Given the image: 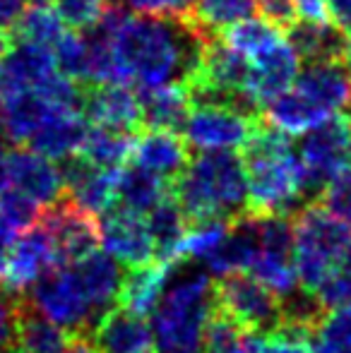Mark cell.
<instances>
[{"mask_svg": "<svg viewBox=\"0 0 351 353\" xmlns=\"http://www.w3.org/2000/svg\"><path fill=\"white\" fill-rule=\"evenodd\" d=\"M121 168V166H118ZM118 168H106L89 161L82 154L63 159V183L66 195L92 214H103L116 202Z\"/></svg>", "mask_w": 351, "mask_h": 353, "instance_id": "2e32d148", "label": "cell"}, {"mask_svg": "<svg viewBox=\"0 0 351 353\" xmlns=\"http://www.w3.org/2000/svg\"><path fill=\"white\" fill-rule=\"evenodd\" d=\"M349 113H351V111H349Z\"/></svg>", "mask_w": 351, "mask_h": 353, "instance_id": "f907efd6", "label": "cell"}, {"mask_svg": "<svg viewBox=\"0 0 351 353\" xmlns=\"http://www.w3.org/2000/svg\"><path fill=\"white\" fill-rule=\"evenodd\" d=\"M217 307L248 334H270L281 325V298L248 272H229L212 281Z\"/></svg>", "mask_w": 351, "mask_h": 353, "instance_id": "52a82bcc", "label": "cell"}, {"mask_svg": "<svg viewBox=\"0 0 351 353\" xmlns=\"http://www.w3.org/2000/svg\"><path fill=\"white\" fill-rule=\"evenodd\" d=\"M5 188L19 192L39 207L51 205L66 192L61 166H56V161L27 147H17L8 152Z\"/></svg>", "mask_w": 351, "mask_h": 353, "instance_id": "7c38bea8", "label": "cell"}, {"mask_svg": "<svg viewBox=\"0 0 351 353\" xmlns=\"http://www.w3.org/2000/svg\"><path fill=\"white\" fill-rule=\"evenodd\" d=\"M315 339L337 353H351V301L328 307Z\"/></svg>", "mask_w": 351, "mask_h": 353, "instance_id": "d590c367", "label": "cell"}, {"mask_svg": "<svg viewBox=\"0 0 351 353\" xmlns=\"http://www.w3.org/2000/svg\"><path fill=\"white\" fill-rule=\"evenodd\" d=\"M315 332L281 322L270 334H248L243 353H313Z\"/></svg>", "mask_w": 351, "mask_h": 353, "instance_id": "d6a6232c", "label": "cell"}, {"mask_svg": "<svg viewBox=\"0 0 351 353\" xmlns=\"http://www.w3.org/2000/svg\"><path fill=\"white\" fill-rule=\"evenodd\" d=\"M294 87L328 113L351 111V77L342 61H315L296 74Z\"/></svg>", "mask_w": 351, "mask_h": 353, "instance_id": "ac0fdd59", "label": "cell"}, {"mask_svg": "<svg viewBox=\"0 0 351 353\" xmlns=\"http://www.w3.org/2000/svg\"><path fill=\"white\" fill-rule=\"evenodd\" d=\"M24 296L43 317H48L75 336H85L94 322L101 317L89 303L72 265L51 267L24 291Z\"/></svg>", "mask_w": 351, "mask_h": 353, "instance_id": "8992f818", "label": "cell"}, {"mask_svg": "<svg viewBox=\"0 0 351 353\" xmlns=\"http://www.w3.org/2000/svg\"><path fill=\"white\" fill-rule=\"evenodd\" d=\"M219 37L221 41L229 43L234 51H239L248 61H255V58L263 56L265 51H270L274 43H279L284 39L279 29L272 27L270 22H265V19H250V17L226 27Z\"/></svg>", "mask_w": 351, "mask_h": 353, "instance_id": "4dcf8cb0", "label": "cell"}, {"mask_svg": "<svg viewBox=\"0 0 351 353\" xmlns=\"http://www.w3.org/2000/svg\"><path fill=\"white\" fill-rule=\"evenodd\" d=\"M132 14H150V17L169 19H192L195 17V0H113Z\"/></svg>", "mask_w": 351, "mask_h": 353, "instance_id": "f35d334b", "label": "cell"}, {"mask_svg": "<svg viewBox=\"0 0 351 353\" xmlns=\"http://www.w3.org/2000/svg\"><path fill=\"white\" fill-rule=\"evenodd\" d=\"M188 223L236 221L245 214V171L234 149L200 152L171 181Z\"/></svg>", "mask_w": 351, "mask_h": 353, "instance_id": "3957f363", "label": "cell"}, {"mask_svg": "<svg viewBox=\"0 0 351 353\" xmlns=\"http://www.w3.org/2000/svg\"><path fill=\"white\" fill-rule=\"evenodd\" d=\"M103 32L111 37L118 82L137 84V89L164 84L185 87L200 70L205 43L217 37L202 29L195 19L150 14H123L116 27Z\"/></svg>", "mask_w": 351, "mask_h": 353, "instance_id": "6da1fadb", "label": "cell"}, {"mask_svg": "<svg viewBox=\"0 0 351 353\" xmlns=\"http://www.w3.org/2000/svg\"><path fill=\"white\" fill-rule=\"evenodd\" d=\"M176 267H178V262L166 265V262L154 260V262H150V265L128 270L126 274H123L116 305L132 312V315H140L150 320V317L154 315L157 305H159L161 296H164V283Z\"/></svg>", "mask_w": 351, "mask_h": 353, "instance_id": "44dd1931", "label": "cell"}, {"mask_svg": "<svg viewBox=\"0 0 351 353\" xmlns=\"http://www.w3.org/2000/svg\"><path fill=\"white\" fill-rule=\"evenodd\" d=\"M330 116H334V113H328L323 106L313 103L296 87L286 89L279 97L272 99L270 103H265L263 113H260L263 123L284 132V135H303L323 121H328Z\"/></svg>", "mask_w": 351, "mask_h": 353, "instance_id": "cb8c5ba5", "label": "cell"}, {"mask_svg": "<svg viewBox=\"0 0 351 353\" xmlns=\"http://www.w3.org/2000/svg\"><path fill=\"white\" fill-rule=\"evenodd\" d=\"M147 226H150V236L154 243V260L166 262V265H174L178 260V250H181V243L185 238L188 221L183 216L181 207L174 200V192L164 197L157 207H152L145 214Z\"/></svg>", "mask_w": 351, "mask_h": 353, "instance_id": "f1b7e54d", "label": "cell"}, {"mask_svg": "<svg viewBox=\"0 0 351 353\" xmlns=\"http://www.w3.org/2000/svg\"><path fill=\"white\" fill-rule=\"evenodd\" d=\"M171 192V181L154 176L145 168L135 166L132 161L118 168L116 178V202L113 205L126 207L130 212L147 214L157 207Z\"/></svg>", "mask_w": 351, "mask_h": 353, "instance_id": "4316f807", "label": "cell"}, {"mask_svg": "<svg viewBox=\"0 0 351 353\" xmlns=\"http://www.w3.org/2000/svg\"><path fill=\"white\" fill-rule=\"evenodd\" d=\"M77 336L43 317L24 293H19L17 346L14 353H66Z\"/></svg>", "mask_w": 351, "mask_h": 353, "instance_id": "d4e9b609", "label": "cell"}, {"mask_svg": "<svg viewBox=\"0 0 351 353\" xmlns=\"http://www.w3.org/2000/svg\"><path fill=\"white\" fill-rule=\"evenodd\" d=\"M51 267H58L51 236L41 223L34 221L19 236H14L10 245L3 272V288L10 293H24Z\"/></svg>", "mask_w": 351, "mask_h": 353, "instance_id": "4fadbf2b", "label": "cell"}, {"mask_svg": "<svg viewBox=\"0 0 351 353\" xmlns=\"http://www.w3.org/2000/svg\"><path fill=\"white\" fill-rule=\"evenodd\" d=\"M258 125L260 118H250L234 108L197 103L190 106L181 132L190 149L214 152V149H241Z\"/></svg>", "mask_w": 351, "mask_h": 353, "instance_id": "30bf717a", "label": "cell"}, {"mask_svg": "<svg viewBox=\"0 0 351 353\" xmlns=\"http://www.w3.org/2000/svg\"><path fill=\"white\" fill-rule=\"evenodd\" d=\"M37 221L51 236L58 265H75L101 245V228L97 214L87 212L63 192L56 202L41 207Z\"/></svg>", "mask_w": 351, "mask_h": 353, "instance_id": "9c48e42d", "label": "cell"}, {"mask_svg": "<svg viewBox=\"0 0 351 353\" xmlns=\"http://www.w3.org/2000/svg\"><path fill=\"white\" fill-rule=\"evenodd\" d=\"M258 12L263 14L265 22H270L272 27L289 29L299 22V12H296L294 0H258Z\"/></svg>", "mask_w": 351, "mask_h": 353, "instance_id": "60d3db41", "label": "cell"}, {"mask_svg": "<svg viewBox=\"0 0 351 353\" xmlns=\"http://www.w3.org/2000/svg\"><path fill=\"white\" fill-rule=\"evenodd\" d=\"M245 171V214L255 219L286 214L305 197L303 171L289 135L260 118V125L241 147Z\"/></svg>", "mask_w": 351, "mask_h": 353, "instance_id": "7a4b0ae2", "label": "cell"}, {"mask_svg": "<svg viewBox=\"0 0 351 353\" xmlns=\"http://www.w3.org/2000/svg\"><path fill=\"white\" fill-rule=\"evenodd\" d=\"M58 72L51 48L17 41L0 58V97L14 92H37Z\"/></svg>", "mask_w": 351, "mask_h": 353, "instance_id": "e0dca14e", "label": "cell"}, {"mask_svg": "<svg viewBox=\"0 0 351 353\" xmlns=\"http://www.w3.org/2000/svg\"><path fill=\"white\" fill-rule=\"evenodd\" d=\"M87 130H89V123L82 116V111L61 108L56 116H51L34 132V137L24 147L43 154L51 161H63V159H70L75 154H80Z\"/></svg>", "mask_w": 351, "mask_h": 353, "instance_id": "7402d4cb", "label": "cell"}, {"mask_svg": "<svg viewBox=\"0 0 351 353\" xmlns=\"http://www.w3.org/2000/svg\"><path fill=\"white\" fill-rule=\"evenodd\" d=\"M8 152H10L8 137L0 132V192L5 190V161H8Z\"/></svg>", "mask_w": 351, "mask_h": 353, "instance_id": "f6af8a7d", "label": "cell"}, {"mask_svg": "<svg viewBox=\"0 0 351 353\" xmlns=\"http://www.w3.org/2000/svg\"><path fill=\"white\" fill-rule=\"evenodd\" d=\"M212 303V279L205 272L178 276L152 315L154 353H205L202 334Z\"/></svg>", "mask_w": 351, "mask_h": 353, "instance_id": "277c9868", "label": "cell"}, {"mask_svg": "<svg viewBox=\"0 0 351 353\" xmlns=\"http://www.w3.org/2000/svg\"><path fill=\"white\" fill-rule=\"evenodd\" d=\"M296 12L305 22H330L328 0H294Z\"/></svg>", "mask_w": 351, "mask_h": 353, "instance_id": "7bdbcfd3", "label": "cell"}, {"mask_svg": "<svg viewBox=\"0 0 351 353\" xmlns=\"http://www.w3.org/2000/svg\"><path fill=\"white\" fill-rule=\"evenodd\" d=\"M82 339H87L94 353H154L150 320L118 305L103 312Z\"/></svg>", "mask_w": 351, "mask_h": 353, "instance_id": "5bb4252c", "label": "cell"}, {"mask_svg": "<svg viewBox=\"0 0 351 353\" xmlns=\"http://www.w3.org/2000/svg\"><path fill=\"white\" fill-rule=\"evenodd\" d=\"M320 207H325L334 219L351 228V168L339 176H334L315 197Z\"/></svg>", "mask_w": 351, "mask_h": 353, "instance_id": "74e56055", "label": "cell"}, {"mask_svg": "<svg viewBox=\"0 0 351 353\" xmlns=\"http://www.w3.org/2000/svg\"><path fill=\"white\" fill-rule=\"evenodd\" d=\"M29 0H0V29L8 32L17 24V19L22 17V12L27 10Z\"/></svg>", "mask_w": 351, "mask_h": 353, "instance_id": "ee69618b", "label": "cell"}, {"mask_svg": "<svg viewBox=\"0 0 351 353\" xmlns=\"http://www.w3.org/2000/svg\"><path fill=\"white\" fill-rule=\"evenodd\" d=\"M248 332H243L217 303H212V310L205 322L202 334V349L205 353H243Z\"/></svg>", "mask_w": 351, "mask_h": 353, "instance_id": "e575fe53", "label": "cell"}, {"mask_svg": "<svg viewBox=\"0 0 351 353\" xmlns=\"http://www.w3.org/2000/svg\"><path fill=\"white\" fill-rule=\"evenodd\" d=\"M137 135L140 132H123V130H111V128L89 125L80 154L89 159V161L99 163V166L118 168L130 159L132 144H135Z\"/></svg>", "mask_w": 351, "mask_h": 353, "instance_id": "f546056e", "label": "cell"}, {"mask_svg": "<svg viewBox=\"0 0 351 353\" xmlns=\"http://www.w3.org/2000/svg\"><path fill=\"white\" fill-rule=\"evenodd\" d=\"M258 0H195V22L210 34H221L226 27L250 17Z\"/></svg>", "mask_w": 351, "mask_h": 353, "instance_id": "836d02e7", "label": "cell"}, {"mask_svg": "<svg viewBox=\"0 0 351 353\" xmlns=\"http://www.w3.org/2000/svg\"><path fill=\"white\" fill-rule=\"evenodd\" d=\"M82 116L89 125L142 132L140 101L128 84H85Z\"/></svg>", "mask_w": 351, "mask_h": 353, "instance_id": "9a60e30c", "label": "cell"}, {"mask_svg": "<svg viewBox=\"0 0 351 353\" xmlns=\"http://www.w3.org/2000/svg\"><path fill=\"white\" fill-rule=\"evenodd\" d=\"M51 8L58 12V17L66 22V27L87 32L101 19L103 10L111 0H48Z\"/></svg>", "mask_w": 351, "mask_h": 353, "instance_id": "8d00e7d4", "label": "cell"}, {"mask_svg": "<svg viewBox=\"0 0 351 353\" xmlns=\"http://www.w3.org/2000/svg\"><path fill=\"white\" fill-rule=\"evenodd\" d=\"M291 223H294V260L299 286L318 293V288L337 272L351 248V228L315 200L296 212Z\"/></svg>", "mask_w": 351, "mask_h": 353, "instance_id": "5b68a950", "label": "cell"}, {"mask_svg": "<svg viewBox=\"0 0 351 353\" xmlns=\"http://www.w3.org/2000/svg\"><path fill=\"white\" fill-rule=\"evenodd\" d=\"M305 195H315L334 176L351 168V113H334L328 121L303 132L299 144Z\"/></svg>", "mask_w": 351, "mask_h": 353, "instance_id": "ba28073f", "label": "cell"}, {"mask_svg": "<svg viewBox=\"0 0 351 353\" xmlns=\"http://www.w3.org/2000/svg\"><path fill=\"white\" fill-rule=\"evenodd\" d=\"M289 32V43L305 63L342 61L349 39L332 22H296Z\"/></svg>", "mask_w": 351, "mask_h": 353, "instance_id": "83f0119b", "label": "cell"}, {"mask_svg": "<svg viewBox=\"0 0 351 353\" xmlns=\"http://www.w3.org/2000/svg\"><path fill=\"white\" fill-rule=\"evenodd\" d=\"M12 29L17 41L53 48L58 43V39L66 34L68 27L48 3H34L32 8L24 10L22 17L17 19V27Z\"/></svg>", "mask_w": 351, "mask_h": 353, "instance_id": "1f68e13d", "label": "cell"}, {"mask_svg": "<svg viewBox=\"0 0 351 353\" xmlns=\"http://www.w3.org/2000/svg\"><path fill=\"white\" fill-rule=\"evenodd\" d=\"M142 130H169L181 132L190 113V97L183 84L137 89Z\"/></svg>", "mask_w": 351, "mask_h": 353, "instance_id": "603a6c76", "label": "cell"}, {"mask_svg": "<svg viewBox=\"0 0 351 353\" xmlns=\"http://www.w3.org/2000/svg\"><path fill=\"white\" fill-rule=\"evenodd\" d=\"M66 353H94L92 346L87 344V339H82V336H77L75 341H72L70 346H68Z\"/></svg>", "mask_w": 351, "mask_h": 353, "instance_id": "bcb514c9", "label": "cell"}, {"mask_svg": "<svg viewBox=\"0 0 351 353\" xmlns=\"http://www.w3.org/2000/svg\"><path fill=\"white\" fill-rule=\"evenodd\" d=\"M313 353H337V351L330 349V346H325V344H320V341H315V344H313Z\"/></svg>", "mask_w": 351, "mask_h": 353, "instance_id": "681fc988", "label": "cell"}, {"mask_svg": "<svg viewBox=\"0 0 351 353\" xmlns=\"http://www.w3.org/2000/svg\"><path fill=\"white\" fill-rule=\"evenodd\" d=\"M19 293L0 288V353H14L17 346Z\"/></svg>", "mask_w": 351, "mask_h": 353, "instance_id": "ab89813d", "label": "cell"}, {"mask_svg": "<svg viewBox=\"0 0 351 353\" xmlns=\"http://www.w3.org/2000/svg\"><path fill=\"white\" fill-rule=\"evenodd\" d=\"M342 65L347 68L349 77H351V39L347 41V48H344V56H342Z\"/></svg>", "mask_w": 351, "mask_h": 353, "instance_id": "7dc6e473", "label": "cell"}, {"mask_svg": "<svg viewBox=\"0 0 351 353\" xmlns=\"http://www.w3.org/2000/svg\"><path fill=\"white\" fill-rule=\"evenodd\" d=\"M8 48H10V37L3 32V29H0V58L5 56V51H8Z\"/></svg>", "mask_w": 351, "mask_h": 353, "instance_id": "c3c4849f", "label": "cell"}, {"mask_svg": "<svg viewBox=\"0 0 351 353\" xmlns=\"http://www.w3.org/2000/svg\"><path fill=\"white\" fill-rule=\"evenodd\" d=\"M328 12L330 22L351 39V0H328Z\"/></svg>", "mask_w": 351, "mask_h": 353, "instance_id": "b9f144b4", "label": "cell"}, {"mask_svg": "<svg viewBox=\"0 0 351 353\" xmlns=\"http://www.w3.org/2000/svg\"><path fill=\"white\" fill-rule=\"evenodd\" d=\"M75 272L80 276V283L85 288L89 303L94 305V310L99 315H103L106 310H111L118 301V291H121L123 281V265L113 260L108 252L94 250L92 255H87L85 260L75 262Z\"/></svg>", "mask_w": 351, "mask_h": 353, "instance_id": "484cf974", "label": "cell"}, {"mask_svg": "<svg viewBox=\"0 0 351 353\" xmlns=\"http://www.w3.org/2000/svg\"><path fill=\"white\" fill-rule=\"evenodd\" d=\"M99 228H101V243L106 252L126 270L154 262V243H152L145 214L113 205L101 214Z\"/></svg>", "mask_w": 351, "mask_h": 353, "instance_id": "8fae6325", "label": "cell"}, {"mask_svg": "<svg viewBox=\"0 0 351 353\" xmlns=\"http://www.w3.org/2000/svg\"><path fill=\"white\" fill-rule=\"evenodd\" d=\"M296 74H299V56L291 48V43L286 39H281L270 51H265L263 56L250 61L248 92L263 108L265 103H270L281 92L291 89Z\"/></svg>", "mask_w": 351, "mask_h": 353, "instance_id": "ffe728a7", "label": "cell"}, {"mask_svg": "<svg viewBox=\"0 0 351 353\" xmlns=\"http://www.w3.org/2000/svg\"><path fill=\"white\" fill-rule=\"evenodd\" d=\"M128 161L164 178V181H174L190 161V147L178 132L142 130L132 144Z\"/></svg>", "mask_w": 351, "mask_h": 353, "instance_id": "d6986e66", "label": "cell"}]
</instances>
